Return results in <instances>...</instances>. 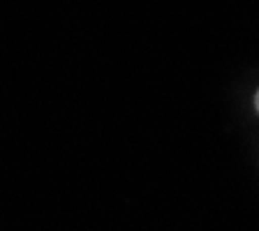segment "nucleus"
Instances as JSON below:
<instances>
[{
  "label": "nucleus",
  "mask_w": 259,
  "mask_h": 231,
  "mask_svg": "<svg viewBox=\"0 0 259 231\" xmlns=\"http://www.w3.org/2000/svg\"><path fill=\"white\" fill-rule=\"evenodd\" d=\"M254 109H257V113H259V90H257V95H254Z\"/></svg>",
  "instance_id": "obj_1"
}]
</instances>
